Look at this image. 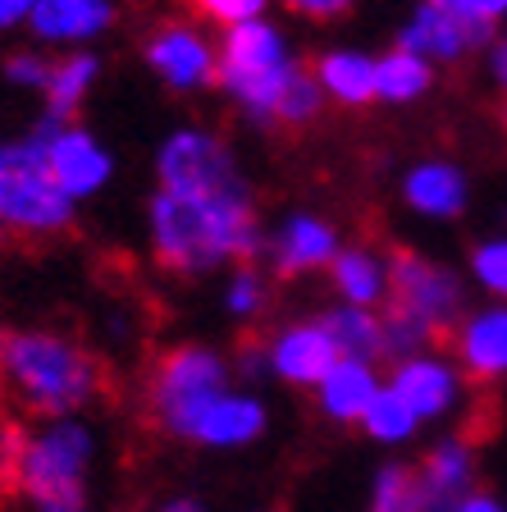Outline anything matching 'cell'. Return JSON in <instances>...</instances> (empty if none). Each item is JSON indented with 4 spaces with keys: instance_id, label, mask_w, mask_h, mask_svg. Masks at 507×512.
Here are the masks:
<instances>
[{
    "instance_id": "6da1fadb",
    "label": "cell",
    "mask_w": 507,
    "mask_h": 512,
    "mask_svg": "<svg viewBox=\"0 0 507 512\" xmlns=\"http://www.w3.org/2000/svg\"><path fill=\"white\" fill-rule=\"evenodd\" d=\"M115 366L78 330H10L0 325V403L23 421L115 403Z\"/></svg>"
},
{
    "instance_id": "7a4b0ae2",
    "label": "cell",
    "mask_w": 507,
    "mask_h": 512,
    "mask_svg": "<svg viewBox=\"0 0 507 512\" xmlns=\"http://www.w3.org/2000/svg\"><path fill=\"white\" fill-rule=\"evenodd\" d=\"M224 398V362L197 343L151 352L142 371L138 398V426L151 435L197 439L201 416Z\"/></svg>"
},
{
    "instance_id": "3957f363",
    "label": "cell",
    "mask_w": 507,
    "mask_h": 512,
    "mask_svg": "<svg viewBox=\"0 0 507 512\" xmlns=\"http://www.w3.org/2000/svg\"><path fill=\"white\" fill-rule=\"evenodd\" d=\"M0 229L19 243V252H42L74 238V206L42 142L0 147Z\"/></svg>"
},
{
    "instance_id": "277c9868",
    "label": "cell",
    "mask_w": 507,
    "mask_h": 512,
    "mask_svg": "<svg viewBox=\"0 0 507 512\" xmlns=\"http://www.w3.org/2000/svg\"><path fill=\"white\" fill-rule=\"evenodd\" d=\"M151 224H156V266L169 275H197L229 261L220 206L179 197V192H156Z\"/></svg>"
},
{
    "instance_id": "5b68a950",
    "label": "cell",
    "mask_w": 507,
    "mask_h": 512,
    "mask_svg": "<svg viewBox=\"0 0 507 512\" xmlns=\"http://www.w3.org/2000/svg\"><path fill=\"white\" fill-rule=\"evenodd\" d=\"M87 435L78 426H55L46 435H32L23 453V499L37 503V512H87Z\"/></svg>"
},
{
    "instance_id": "8992f818",
    "label": "cell",
    "mask_w": 507,
    "mask_h": 512,
    "mask_svg": "<svg viewBox=\"0 0 507 512\" xmlns=\"http://www.w3.org/2000/svg\"><path fill=\"white\" fill-rule=\"evenodd\" d=\"M160 192H179V197H197V202H238L247 197L233 160L220 142L197 138V133H179L160 156Z\"/></svg>"
},
{
    "instance_id": "52a82bcc",
    "label": "cell",
    "mask_w": 507,
    "mask_h": 512,
    "mask_svg": "<svg viewBox=\"0 0 507 512\" xmlns=\"http://www.w3.org/2000/svg\"><path fill=\"white\" fill-rule=\"evenodd\" d=\"M142 55L160 78H169L174 87H224L220 60L201 46L197 32H188L183 23H160L151 28V37L142 42Z\"/></svg>"
},
{
    "instance_id": "ba28073f",
    "label": "cell",
    "mask_w": 507,
    "mask_h": 512,
    "mask_svg": "<svg viewBox=\"0 0 507 512\" xmlns=\"http://www.w3.org/2000/svg\"><path fill=\"white\" fill-rule=\"evenodd\" d=\"M270 128L288 142H302L311 128L325 119V92H320V74H316V55H302L297 64H288L284 92L270 106Z\"/></svg>"
},
{
    "instance_id": "9c48e42d",
    "label": "cell",
    "mask_w": 507,
    "mask_h": 512,
    "mask_svg": "<svg viewBox=\"0 0 507 512\" xmlns=\"http://www.w3.org/2000/svg\"><path fill=\"white\" fill-rule=\"evenodd\" d=\"M416 476H421L425 508L430 512H457L466 503V494H471V448H466L462 439L434 444L421 458Z\"/></svg>"
},
{
    "instance_id": "30bf717a",
    "label": "cell",
    "mask_w": 507,
    "mask_h": 512,
    "mask_svg": "<svg viewBox=\"0 0 507 512\" xmlns=\"http://www.w3.org/2000/svg\"><path fill=\"white\" fill-rule=\"evenodd\" d=\"M453 357L462 362V380L489 389L498 375H507V311H489V316L471 320L457 339Z\"/></svg>"
},
{
    "instance_id": "8fae6325",
    "label": "cell",
    "mask_w": 507,
    "mask_h": 512,
    "mask_svg": "<svg viewBox=\"0 0 507 512\" xmlns=\"http://www.w3.org/2000/svg\"><path fill=\"white\" fill-rule=\"evenodd\" d=\"M338 348L334 339H329L320 325H302V330L284 334V339L275 343V366L284 380L293 384H325L329 375L338 371Z\"/></svg>"
},
{
    "instance_id": "7c38bea8",
    "label": "cell",
    "mask_w": 507,
    "mask_h": 512,
    "mask_svg": "<svg viewBox=\"0 0 507 512\" xmlns=\"http://www.w3.org/2000/svg\"><path fill=\"white\" fill-rule=\"evenodd\" d=\"M284 69V55H279V37L265 23H243V28L229 32L220 55V74L224 87L229 83H243V78H261V74H275Z\"/></svg>"
},
{
    "instance_id": "4fadbf2b",
    "label": "cell",
    "mask_w": 507,
    "mask_h": 512,
    "mask_svg": "<svg viewBox=\"0 0 507 512\" xmlns=\"http://www.w3.org/2000/svg\"><path fill=\"white\" fill-rule=\"evenodd\" d=\"M46 151H51V170H55V179H60V188L69 192V197L92 192L110 170V160L101 156V151L92 147V138L78 133V128H60V133L46 142Z\"/></svg>"
},
{
    "instance_id": "5bb4252c",
    "label": "cell",
    "mask_w": 507,
    "mask_h": 512,
    "mask_svg": "<svg viewBox=\"0 0 507 512\" xmlns=\"http://www.w3.org/2000/svg\"><path fill=\"white\" fill-rule=\"evenodd\" d=\"M334 234H329L320 220H293L284 229V238H279L275 247V275L279 279H302L307 270H329V261H334Z\"/></svg>"
},
{
    "instance_id": "9a60e30c",
    "label": "cell",
    "mask_w": 507,
    "mask_h": 512,
    "mask_svg": "<svg viewBox=\"0 0 507 512\" xmlns=\"http://www.w3.org/2000/svg\"><path fill=\"white\" fill-rule=\"evenodd\" d=\"M320 330L334 339V348H338V357L343 362H384V325L375 316H366L361 307H352V311H329V316H320L316 320Z\"/></svg>"
},
{
    "instance_id": "2e32d148",
    "label": "cell",
    "mask_w": 507,
    "mask_h": 512,
    "mask_svg": "<svg viewBox=\"0 0 507 512\" xmlns=\"http://www.w3.org/2000/svg\"><path fill=\"white\" fill-rule=\"evenodd\" d=\"M110 23L106 0H37L32 10V32L46 37V42H60V37H92L96 28Z\"/></svg>"
},
{
    "instance_id": "e0dca14e",
    "label": "cell",
    "mask_w": 507,
    "mask_h": 512,
    "mask_svg": "<svg viewBox=\"0 0 507 512\" xmlns=\"http://www.w3.org/2000/svg\"><path fill=\"white\" fill-rule=\"evenodd\" d=\"M316 74L343 106L361 110V106H375V96H380V87H375V64L361 60V55H343V51L316 55Z\"/></svg>"
},
{
    "instance_id": "ac0fdd59",
    "label": "cell",
    "mask_w": 507,
    "mask_h": 512,
    "mask_svg": "<svg viewBox=\"0 0 507 512\" xmlns=\"http://www.w3.org/2000/svg\"><path fill=\"white\" fill-rule=\"evenodd\" d=\"M375 375L366 371L361 362H338V371L325 380V412L334 421H366L370 403H375Z\"/></svg>"
},
{
    "instance_id": "d6986e66",
    "label": "cell",
    "mask_w": 507,
    "mask_h": 512,
    "mask_svg": "<svg viewBox=\"0 0 507 512\" xmlns=\"http://www.w3.org/2000/svg\"><path fill=\"white\" fill-rule=\"evenodd\" d=\"M393 394L412 407L416 416H434L444 412L448 398H453V375L439 362H407L393 380Z\"/></svg>"
},
{
    "instance_id": "ffe728a7",
    "label": "cell",
    "mask_w": 507,
    "mask_h": 512,
    "mask_svg": "<svg viewBox=\"0 0 507 512\" xmlns=\"http://www.w3.org/2000/svg\"><path fill=\"white\" fill-rule=\"evenodd\" d=\"M261 426H265V416L256 403H247V398H220L211 412L201 416L197 444H247V439L261 435Z\"/></svg>"
},
{
    "instance_id": "44dd1931",
    "label": "cell",
    "mask_w": 507,
    "mask_h": 512,
    "mask_svg": "<svg viewBox=\"0 0 507 512\" xmlns=\"http://www.w3.org/2000/svg\"><path fill=\"white\" fill-rule=\"evenodd\" d=\"M398 46H407L412 55H434V60H444V64H457V60L466 55L462 32H457L439 10H430V5H425V10L416 14L412 32H407V37H402Z\"/></svg>"
},
{
    "instance_id": "7402d4cb",
    "label": "cell",
    "mask_w": 507,
    "mask_h": 512,
    "mask_svg": "<svg viewBox=\"0 0 507 512\" xmlns=\"http://www.w3.org/2000/svg\"><path fill=\"white\" fill-rule=\"evenodd\" d=\"M375 87H380V96H389V101H412V96H421L425 87H430V64H425L421 55H412L407 46H393V51L375 64Z\"/></svg>"
},
{
    "instance_id": "603a6c76",
    "label": "cell",
    "mask_w": 507,
    "mask_h": 512,
    "mask_svg": "<svg viewBox=\"0 0 507 512\" xmlns=\"http://www.w3.org/2000/svg\"><path fill=\"white\" fill-rule=\"evenodd\" d=\"M92 74H96L92 55H69V60H55L51 83H46V106H51V119H74L78 115V101H83Z\"/></svg>"
},
{
    "instance_id": "cb8c5ba5",
    "label": "cell",
    "mask_w": 507,
    "mask_h": 512,
    "mask_svg": "<svg viewBox=\"0 0 507 512\" xmlns=\"http://www.w3.org/2000/svg\"><path fill=\"white\" fill-rule=\"evenodd\" d=\"M407 202L430 211V215H457L466 202V192H462V179H457L453 170L434 165V170H416L412 179H407Z\"/></svg>"
},
{
    "instance_id": "d4e9b609",
    "label": "cell",
    "mask_w": 507,
    "mask_h": 512,
    "mask_svg": "<svg viewBox=\"0 0 507 512\" xmlns=\"http://www.w3.org/2000/svg\"><path fill=\"white\" fill-rule=\"evenodd\" d=\"M329 279H334L338 293H348L357 307H366V302H375L384 293L380 270H375V261H370L366 247H348V252H338L334 261H329Z\"/></svg>"
},
{
    "instance_id": "484cf974",
    "label": "cell",
    "mask_w": 507,
    "mask_h": 512,
    "mask_svg": "<svg viewBox=\"0 0 507 512\" xmlns=\"http://www.w3.org/2000/svg\"><path fill=\"white\" fill-rule=\"evenodd\" d=\"M370 512H430V508H425V494H421V476H416V467H384L380 480H375Z\"/></svg>"
},
{
    "instance_id": "4316f807",
    "label": "cell",
    "mask_w": 507,
    "mask_h": 512,
    "mask_svg": "<svg viewBox=\"0 0 507 512\" xmlns=\"http://www.w3.org/2000/svg\"><path fill=\"white\" fill-rule=\"evenodd\" d=\"M430 10H439L457 32H462L466 51H476V46H489V42H494L498 23H494V19H485V14H480L476 5H471V0H430Z\"/></svg>"
},
{
    "instance_id": "83f0119b",
    "label": "cell",
    "mask_w": 507,
    "mask_h": 512,
    "mask_svg": "<svg viewBox=\"0 0 507 512\" xmlns=\"http://www.w3.org/2000/svg\"><path fill=\"white\" fill-rule=\"evenodd\" d=\"M412 426H416V412L407 403H402L398 394H375V403H370V412H366V430L375 439H407L412 435Z\"/></svg>"
},
{
    "instance_id": "f1b7e54d",
    "label": "cell",
    "mask_w": 507,
    "mask_h": 512,
    "mask_svg": "<svg viewBox=\"0 0 507 512\" xmlns=\"http://www.w3.org/2000/svg\"><path fill=\"white\" fill-rule=\"evenodd\" d=\"M169 5L197 23H233V28H243V23H252V14L265 0H169Z\"/></svg>"
},
{
    "instance_id": "f546056e",
    "label": "cell",
    "mask_w": 507,
    "mask_h": 512,
    "mask_svg": "<svg viewBox=\"0 0 507 512\" xmlns=\"http://www.w3.org/2000/svg\"><path fill=\"white\" fill-rule=\"evenodd\" d=\"M352 5H357V0H284V10L302 14V19H311V23H338V19H348Z\"/></svg>"
},
{
    "instance_id": "4dcf8cb0",
    "label": "cell",
    "mask_w": 507,
    "mask_h": 512,
    "mask_svg": "<svg viewBox=\"0 0 507 512\" xmlns=\"http://www.w3.org/2000/svg\"><path fill=\"white\" fill-rule=\"evenodd\" d=\"M476 275L485 279L494 293H507V243L480 247V252H476Z\"/></svg>"
},
{
    "instance_id": "1f68e13d",
    "label": "cell",
    "mask_w": 507,
    "mask_h": 512,
    "mask_svg": "<svg viewBox=\"0 0 507 512\" xmlns=\"http://www.w3.org/2000/svg\"><path fill=\"white\" fill-rule=\"evenodd\" d=\"M51 69L55 60H42V55H10L5 60V74L14 78V83H51Z\"/></svg>"
},
{
    "instance_id": "d6a6232c",
    "label": "cell",
    "mask_w": 507,
    "mask_h": 512,
    "mask_svg": "<svg viewBox=\"0 0 507 512\" xmlns=\"http://www.w3.org/2000/svg\"><path fill=\"white\" fill-rule=\"evenodd\" d=\"M261 298H265V293H261V284L252 279V270H247V275H238V288H233V307H238V311H256V307H261Z\"/></svg>"
},
{
    "instance_id": "836d02e7",
    "label": "cell",
    "mask_w": 507,
    "mask_h": 512,
    "mask_svg": "<svg viewBox=\"0 0 507 512\" xmlns=\"http://www.w3.org/2000/svg\"><path fill=\"white\" fill-rule=\"evenodd\" d=\"M37 10V0H0V28H10V23L28 19Z\"/></svg>"
},
{
    "instance_id": "e575fe53",
    "label": "cell",
    "mask_w": 507,
    "mask_h": 512,
    "mask_svg": "<svg viewBox=\"0 0 507 512\" xmlns=\"http://www.w3.org/2000/svg\"><path fill=\"white\" fill-rule=\"evenodd\" d=\"M457 512H503V508H498V503L494 499H489V494H466V503H462V508H457Z\"/></svg>"
},
{
    "instance_id": "d590c367",
    "label": "cell",
    "mask_w": 507,
    "mask_h": 512,
    "mask_svg": "<svg viewBox=\"0 0 507 512\" xmlns=\"http://www.w3.org/2000/svg\"><path fill=\"white\" fill-rule=\"evenodd\" d=\"M489 119H494V124H498V133H503V142H507V92L489 101Z\"/></svg>"
},
{
    "instance_id": "8d00e7d4",
    "label": "cell",
    "mask_w": 507,
    "mask_h": 512,
    "mask_svg": "<svg viewBox=\"0 0 507 512\" xmlns=\"http://www.w3.org/2000/svg\"><path fill=\"white\" fill-rule=\"evenodd\" d=\"M471 5H476V10L485 14V19H494V23H498V14L507 10V0H471Z\"/></svg>"
},
{
    "instance_id": "74e56055",
    "label": "cell",
    "mask_w": 507,
    "mask_h": 512,
    "mask_svg": "<svg viewBox=\"0 0 507 512\" xmlns=\"http://www.w3.org/2000/svg\"><path fill=\"white\" fill-rule=\"evenodd\" d=\"M494 74H498V83H503V92H507V42L498 46V55H494Z\"/></svg>"
},
{
    "instance_id": "f35d334b",
    "label": "cell",
    "mask_w": 507,
    "mask_h": 512,
    "mask_svg": "<svg viewBox=\"0 0 507 512\" xmlns=\"http://www.w3.org/2000/svg\"><path fill=\"white\" fill-rule=\"evenodd\" d=\"M160 512H201V508L192 499H179V503H169V508H160Z\"/></svg>"
},
{
    "instance_id": "ab89813d",
    "label": "cell",
    "mask_w": 507,
    "mask_h": 512,
    "mask_svg": "<svg viewBox=\"0 0 507 512\" xmlns=\"http://www.w3.org/2000/svg\"><path fill=\"white\" fill-rule=\"evenodd\" d=\"M0 252H19V243H14V238L5 234V229H0Z\"/></svg>"
}]
</instances>
